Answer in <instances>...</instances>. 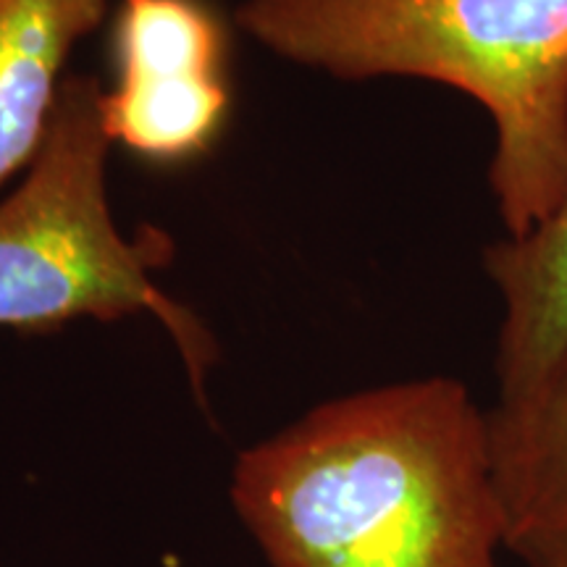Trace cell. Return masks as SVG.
<instances>
[{
	"label": "cell",
	"mask_w": 567,
	"mask_h": 567,
	"mask_svg": "<svg viewBox=\"0 0 567 567\" xmlns=\"http://www.w3.org/2000/svg\"><path fill=\"white\" fill-rule=\"evenodd\" d=\"M231 505L268 567H499L488 417L452 375L326 400L239 452Z\"/></svg>",
	"instance_id": "obj_1"
},
{
	"label": "cell",
	"mask_w": 567,
	"mask_h": 567,
	"mask_svg": "<svg viewBox=\"0 0 567 567\" xmlns=\"http://www.w3.org/2000/svg\"><path fill=\"white\" fill-rule=\"evenodd\" d=\"M266 51L342 82L446 84L488 113L505 237L567 203V0H243Z\"/></svg>",
	"instance_id": "obj_2"
},
{
	"label": "cell",
	"mask_w": 567,
	"mask_h": 567,
	"mask_svg": "<svg viewBox=\"0 0 567 567\" xmlns=\"http://www.w3.org/2000/svg\"><path fill=\"white\" fill-rule=\"evenodd\" d=\"M103 92L97 76H66L40 153L0 200V329L51 334L82 318L151 316L205 400L216 339L155 281L172 264L174 239L155 226L124 234L113 218Z\"/></svg>",
	"instance_id": "obj_3"
},
{
	"label": "cell",
	"mask_w": 567,
	"mask_h": 567,
	"mask_svg": "<svg viewBox=\"0 0 567 567\" xmlns=\"http://www.w3.org/2000/svg\"><path fill=\"white\" fill-rule=\"evenodd\" d=\"M116 82L103 92L113 145L161 166L203 158L221 140L231 92L229 38L208 0H122Z\"/></svg>",
	"instance_id": "obj_4"
},
{
	"label": "cell",
	"mask_w": 567,
	"mask_h": 567,
	"mask_svg": "<svg viewBox=\"0 0 567 567\" xmlns=\"http://www.w3.org/2000/svg\"><path fill=\"white\" fill-rule=\"evenodd\" d=\"M486 417L507 551L526 567H567V350L528 394Z\"/></svg>",
	"instance_id": "obj_5"
},
{
	"label": "cell",
	"mask_w": 567,
	"mask_h": 567,
	"mask_svg": "<svg viewBox=\"0 0 567 567\" xmlns=\"http://www.w3.org/2000/svg\"><path fill=\"white\" fill-rule=\"evenodd\" d=\"M105 13L109 0H0V189L40 153L71 53Z\"/></svg>",
	"instance_id": "obj_6"
},
{
	"label": "cell",
	"mask_w": 567,
	"mask_h": 567,
	"mask_svg": "<svg viewBox=\"0 0 567 567\" xmlns=\"http://www.w3.org/2000/svg\"><path fill=\"white\" fill-rule=\"evenodd\" d=\"M484 268L502 297L496 339V402L520 400L567 350V203L523 237L484 250Z\"/></svg>",
	"instance_id": "obj_7"
}]
</instances>
